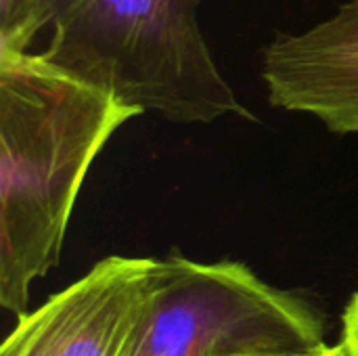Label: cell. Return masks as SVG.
Listing matches in <instances>:
<instances>
[{
	"instance_id": "1",
	"label": "cell",
	"mask_w": 358,
	"mask_h": 356,
	"mask_svg": "<svg viewBox=\"0 0 358 356\" xmlns=\"http://www.w3.org/2000/svg\"><path fill=\"white\" fill-rule=\"evenodd\" d=\"M143 109L42 52H0V304L27 313L31 285L61 260L86 174Z\"/></svg>"
},
{
	"instance_id": "2",
	"label": "cell",
	"mask_w": 358,
	"mask_h": 356,
	"mask_svg": "<svg viewBox=\"0 0 358 356\" xmlns=\"http://www.w3.org/2000/svg\"><path fill=\"white\" fill-rule=\"evenodd\" d=\"M201 0H44L59 67L178 124L254 115L218 69L199 25Z\"/></svg>"
},
{
	"instance_id": "3",
	"label": "cell",
	"mask_w": 358,
	"mask_h": 356,
	"mask_svg": "<svg viewBox=\"0 0 358 356\" xmlns=\"http://www.w3.org/2000/svg\"><path fill=\"white\" fill-rule=\"evenodd\" d=\"M327 346L317 315L239 262H153L132 356H298Z\"/></svg>"
},
{
	"instance_id": "4",
	"label": "cell",
	"mask_w": 358,
	"mask_h": 356,
	"mask_svg": "<svg viewBox=\"0 0 358 356\" xmlns=\"http://www.w3.org/2000/svg\"><path fill=\"white\" fill-rule=\"evenodd\" d=\"M155 258L109 256L19 317L0 356H132Z\"/></svg>"
},
{
	"instance_id": "5",
	"label": "cell",
	"mask_w": 358,
	"mask_h": 356,
	"mask_svg": "<svg viewBox=\"0 0 358 356\" xmlns=\"http://www.w3.org/2000/svg\"><path fill=\"white\" fill-rule=\"evenodd\" d=\"M262 80L273 107L358 134V0L306 31L275 38L262 55Z\"/></svg>"
},
{
	"instance_id": "6",
	"label": "cell",
	"mask_w": 358,
	"mask_h": 356,
	"mask_svg": "<svg viewBox=\"0 0 358 356\" xmlns=\"http://www.w3.org/2000/svg\"><path fill=\"white\" fill-rule=\"evenodd\" d=\"M44 0H0V52H25L46 27Z\"/></svg>"
},
{
	"instance_id": "7",
	"label": "cell",
	"mask_w": 358,
	"mask_h": 356,
	"mask_svg": "<svg viewBox=\"0 0 358 356\" xmlns=\"http://www.w3.org/2000/svg\"><path fill=\"white\" fill-rule=\"evenodd\" d=\"M340 346L344 348L346 356H358V292L344 311Z\"/></svg>"
},
{
	"instance_id": "8",
	"label": "cell",
	"mask_w": 358,
	"mask_h": 356,
	"mask_svg": "<svg viewBox=\"0 0 358 356\" xmlns=\"http://www.w3.org/2000/svg\"><path fill=\"white\" fill-rule=\"evenodd\" d=\"M298 356H346L344 353V348L338 344V346H323V348H319V350H315V353H306V355H298Z\"/></svg>"
}]
</instances>
